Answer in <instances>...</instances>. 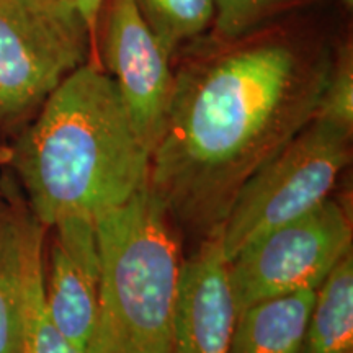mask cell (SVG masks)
Segmentation results:
<instances>
[{
    "label": "cell",
    "mask_w": 353,
    "mask_h": 353,
    "mask_svg": "<svg viewBox=\"0 0 353 353\" xmlns=\"http://www.w3.org/2000/svg\"><path fill=\"white\" fill-rule=\"evenodd\" d=\"M327 0H214V20L206 34L232 38L265 23L322 6Z\"/></svg>",
    "instance_id": "9a60e30c"
},
{
    "label": "cell",
    "mask_w": 353,
    "mask_h": 353,
    "mask_svg": "<svg viewBox=\"0 0 353 353\" xmlns=\"http://www.w3.org/2000/svg\"><path fill=\"white\" fill-rule=\"evenodd\" d=\"M8 161V149H0V162Z\"/></svg>",
    "instance_id": "d6986e66"
},
{
    "label": "cell",
    "mask_w": 353,
    "mask_h": 353,
    "mask_svg": "<svg viewBox=\"0 0 353 353\" xmlns=\"http://www.w3.org/2000/svg\"><path fill=\"white\" fill-rule=\"evenodd\" d=\"M25 203L0 200V353L19 350Z\"/></svg>",
    "instance_id": "4fadbf2b"
},
{
    "label": "cell",
    "mask_w": 353,
    "mask_h": 353,
    "mask_svg": "<svg viewBox=\"0 0 353 353\" xmlns=\"http://www.w3.org/2000/svg\"><path fill=\"white\" fill-rule=\"evenodd\" d=\"M43 228L28 208L23 213L21 247H23V268H21V306L19 350L17 353H83L68 341L48 311L44 299V239Z\"/></svg>",
    "instance_id": "30bf717a"
},
{
    "label": "cell",
    "mask_w": 353,
    "mask_h": 353,
    "mask_svg": "<svg viewBox=\"0 0 353 353\" xmlns=\"http://www.w3.org/2000/svg\"><path fill=\"white\" fill-rule=\"evenodd\" d=\"M95 48L97 61L117 83L136 134L152 154L169 114L174 59L134 0L101 2Z\"/></svg>",
    "instance_id": "52a82bcc"
},
{
    "label": "cell",
    "mask_w": 353,
    "mask_h": 353,
    "mask_svg": "<svg viewBox=\"0 0 353 353\" xmlns=\"http://www.w3.org/2000/svg\"><path fill=\"white\" fill-rule=\"evenodd\" d=\"M341 6H342L343 13L350 17L353 10V0H341Z\"/></svg>",
    "instance_id": "ac0fdd59"
},
{
    "label": "cell",
    "mask_w": 353,
    "mask_h": 353,
    "mask_svg": "<svg viewBox=\"0 0 353 353\" xmlns=\"http://www.w3.org/2000/svg\"><path fill=\"white\" fill-rule=\"evenodd\" d=\"M151 32L175 59L188 43L205 37L214 20V0H134Z\"/></svg>",
    "instance_id": "5bb4252c"
},
{
    "label": "cell",
    "mask_w": 353,
    "mask_h": 353,
    "mask_svg": "<svg viewBox=\"0 0 353 353\" xmlns=\"http://www.w3.org/2000/svg\"><path fill=\"white\" fill-rule=\"evenodd\" d=\"M301 353H353V252L316 290Z\"/></svg>",
    "instance_id": "7c38bea8"
},
{
    "label": "cell",
    "mask_w": 353,
    "mask_h": 353,
    "mask_svg": "<svg viewBox=\"0 0 353 353\" xmlns=\"http://www.w3.org/2000/svg\"><path fill=\"white\" fill-rule=\"evenodd\" d=\"M97 219L65 218L44 247L43 286L48 311L68 341L85 353L99 311L100 249Z\"/></svg>",
    "instance_id": "ba28073f"
},
{
    "label": "cell",
    "mask_w": 353,
    "mask_h": 353,
    "mask_svg": "<svg viewBox=\"0 0 353 353\" xmlns=\"http://www.w3.org/2000/svg\"><path fill=\"white\" fill-rule=\"evenodd\" d=\"M314 117L353 134V41L350 28H342L327 82Z\"/></svg>",
    "instance_id": "2e32d148"
},
{
    "label": "cell",
    "mask_w": 353,
    "mask_h": 353,
    "mask_svg": "<svg viewBox=\"0 0 353 353\" xmlns=\"http://www.w3.org/2000/svg\"><path fill=\"white\" fill-rule=\"evenodd\" d=\"M90 59L95 39L63 0H0V130H21Z\"/></svg>",
    "instance_id": "5b68a950"
},
{
    "label": "cell",
    "mask_w": 353,
    "mask_h": 353,
    "mask_svg": "<svg viewBox=\"0 0 353 353\" xmlns=\"http://www.w3.org/2000/svg\"><path fill=\"white\" fill-rule=\"evenodd\" d=\"M63 2L68 3L70 8H74V10H76L79 15L85 20L88 30H90L92 37H94V39H95L97 21H99L100 7H101V2H103V0H63Z\"/></svg>",
    "instance_id": "e0dca14e"
},
{
    "label": "cell",
    "mask_w": 353,
    "mask_h": 353,
    "mask_svg": "<svg viewBox=\"0 0 353 353\" xmlns=\"http://www.w3.org/2000/svg\"><path fill=\"white\" fill-rule=\"evenodd\" d=\"M341 32L322 3L176 52L148 182L176 228L218 232L242 185L314 118Z\"/></svg>",
    "instance_id": "6da1fadb"
},
{
    "label": "cell",
    "mask_w": 353,
    "mask_h": 353,
    "mask_svg": "<svg viewBox=\"0 0 353 353\" xmlns=\"http://www.w3.org/2000/svg\"><path fill=\"white\" fill-rule=\"evenodd\" d=\"M237 309L221 229L183 259L172 316V353H229Z\"/></svg>",
    "instance_id": "9c48e42d"
},
{
    "label": "cell",
    "mask_w": 353,
    "mask_h": 353,
    "mask_svg": "<svg viewBox=\"0 0 353 353\" xmlns=\"http://www.w3.org/2000/svg\"><path fill=\"white\" fill-rule=\"evenodd\" d=\"M95 223L99 311L85 353H172L179 228L148 187Z\"/></svg>",
    "instance_id": "3957f363"
},
{
    "label": "cell",
    "mask_w": 353,
    "mask_h": 353,
    "mask_svg": "<svg viewBox=\"0 0 353 353\" xmlns=\"http://www.w3.org/2000/svg\"><path fill=\"white\" fill-rule=\"evenodd\" d=\"M43 228L72 216L97 219L148 187L151 154L117 83L90 59L69 74L8 149Z\"/></svg>",
    "instance_id": "7a4b0ae2"
},
{
    "label": "cell",
    "mask_w": 353,
    "mask_h": 353,
    "mask_svg": "<svg viewBox=\"0 0 353 353\" xmlns=\"http://www.w3.org/2000/svg\"><path fill=\"white\" fill-rule=\"evenodd\" d=\"M352 132L314 117L242 185L221 226L228 260L272 229L309 213L332 196L350 164Z\"/></svg>",
    "instance_id": "277c9868"
},
{
    "label": "cell",
    "mask_w": 353,
    "mask_h": 353,
    "mask_svg": "<svg viewBox=\"0 0 353 353\" xmlns=\"http://www.w3.org/2000/svg\"><path fill=\"white\" fill-rule=\"evenodd\" d=\"M352 216L329 196L309 213L268 231L229 260L237 314L252 304L316 291L352 250Z\"/></svg>",
    "instance_id": "8992f818"
},
{
    "label": "cell",
    "mask_w": 353,
    "mask_h": 353,
    "mask_svg": "<svg viewBox=\"0 0 353 353\" xmlns=\"http://www.w3.org/2000/svg\"><path fill=\"white\" fill-rule=\"evenodd\" d=\"M316 291L263 299L237 314L229 353H301Z\"/></svg>",
    "instance_id": "8fae6325"
}]
</instances>
